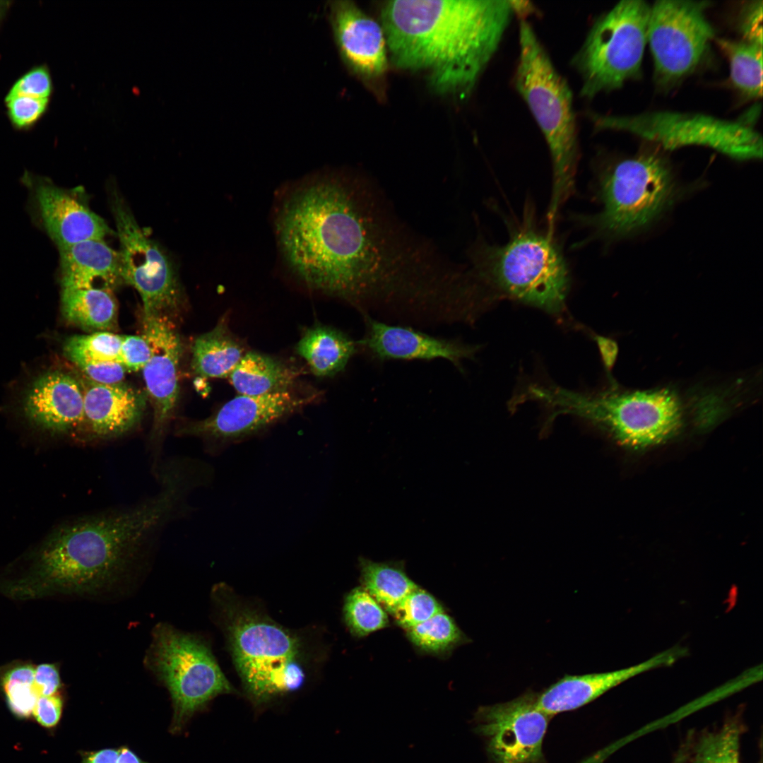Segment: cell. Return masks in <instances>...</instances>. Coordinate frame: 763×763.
I'll return each instance as SVG.
<instances>
[{
	"label": "cell",
	"mask_w": 763,
	"mask_h": 763,
	"mask_svg": "<svg viewBox=\"0 0 763 763\" xmlns=\"http://www.w3.org/2000/svg\"><path fill=\"white\" fill-rule=\"evenodd\" d=\"M276 227L300 281L355 306L409 300L434 265L430 244L360 176L330 173L299 183L282 199Z\"/></svg>",
	"instance_id": "6da1fadb"
},
{
	"label": "cell",
	"mask_w": 763,
	"mask_h": 763,
	"mask_svg": "<svg viewBox=\"0 0 763 763\" xmlns=\"http://www.w3.org/2000/svg\"><path fill=\"white\" fill-rule=\"evenodd\" d=\"M157 491L136 503L69 521L33 552L20 574L30 599L95 594L120 579L155 546L165 530L191 509L189 497L211 480L201 461L176 456L153 471Z\"/></svg>",
	"instance_id": "7a4b0ae2"
},
{
	"label": "cell",
	"mask_w": 763,
	"mask_h": 763,
	"mask_svg": "<svg viewBox=\"0 0 763 763\" xmlns=\"http://www.w3.org/2000/svg\"><path fill=\"white\" fill-rule=\"evenodd\" d=\"M514 16L509 0H394L381 25L392 64L425 74L437 93L467 98Z\"/></svg>",
	"instance_id": "3957f363"
},
{
	"label": "cell",
	"mask_w": 763,
	"mask_h": 763,
	"mask_svg": "<svg viewBox=\"0 0 763 763\" xmlns=\"http://www.w3.org/2000/svg\"><path fill=\"white\" fill-rule=\"evenodd\" d=\"M519 54L514 87L526 103L547 143L552 166L547 214L553 226L562 204L572 192L579 159L573 95L528 20H520Z\"/></svg>",
	"instance_id": "277c9868"
},
{
	"label": "cell",
	"mask_w": 763,
	"mask_h": 763,
	"mask_svg": "<svg viewBox=\"0 0 763 763\" xmlns=\"http://www.w3.org/2000/svg\"><path fill=\"white\" fill-rule=\"evenodd\" d=\"M552 233L524 224L503 245L476 244L471 273L483 291L559 315L565 309L569 272Z\"/></svg>",
	"instance_id": "5b68a950"
},
{
	"label": "cell",
	"mask_w": 763,
	"mask_h": 763,
	"mask_svg": "<svg viewBox=\"0 0 763 763\" xmlns=\"http://www.w3.org/2000/svg\"><path fill=\"white\" fill-rule=\"evenodd\" d=\"M521 400L549 408L548 419L570 414L586 420L630 448H645L666 441L678 432L682 423V401L668 388L585 394L531 384L521 393Z\"/></svg>",
	"instance_id": "8992f818"
},
{
	"label": "cell",
	"mask_w": 763,
	"mask_h": 763,
	"mask_svg": "<svg viewBox=\"0 0 763 763\" xmlns=\"http://www.w3.org/2000/svg\"><path fill=\"white\" fill-rule=\"evenodd\" d=\"M601 209L579 222L593 237L618 239L644 230L678 198V187L670 165L656 153L619 160L597 175Z\"/></svg>",
	"instance_id": "52a82bcc"
},
{
	"label": "cell",
	"mask_w": 763,
	"mask_h": 763,
	"mask_svg": "<svg viewBox=\"0 0 763 763\" xmlns=\"http://www.w3.org/2000/svg\"><path fill=\"white\" fill-rule=\"evenodd\" d=\"M230 610L232 656L251 699L261 704L299 690L305 680L299 638L253 612Z\"/></svg>",
	"instance_id": "ba28073f"
},
{
	"label": "cell",
	"mask_w": 763,
	"mask_h": 763,
	"mask_svg": "<svg viewBox=\"0 0 763 763\" xmlns=\"http://www.w3.org/2000/svg\"><path fill=\"white\" fill-rule=\"evenodd\" d=\"M651 6L643 0H622L593 24L572 64L581 79V96L621 88L640 73Z\"/></svg>",
	"instance_id": "9c48e42d"
},
{
	"label": "cell",
	"mask_w": 763,
	"mask_h": 763,
	"mask_svg": "<svg viewBox=\"0 0 763 763\" xmlns=\"http://www.w3.org/2000/svg\"><path fill=\"white\" fill-rule=\"evenodd\" d=\"M145 662L170 693L174 731L217 695L234 692L208 646L170 625L154 627Z\"/></svg>",
	"instance_id": "30bf717a"
},
{
	"label": "cell",
	"mask_w": 763,
	"mask_h": 763,
	"mask_svg": "<svg viewBox=\"0 0 763 763\" xmlns=\"http://www.w3.org/2000/svg\"><path fill=\"white\" fill-rule=\"evenodd\" d=\"M596 130L627 131L666 149L687 146L709 147L740 160L762 157V139L752 127L699 113L669 111L635 115H604L587 111Z\"/></svg>",
	"instance_id": "8fae6325"
},
{
	"label": "cell",
	"mask_w": 763,
	"mask_h": 763,
	"mask_svg": "<svg viewBox=\"0 0 763 763\" xmlns=\"http://www.w3.org/2000/svg\"><path fill=\"white\" fill-rule=\"evenodd\" d=\"M707 1L658 0L651 6L648 42L655 79L661 86L673 84L699 65L714 39V30L705 11Z\"/></svg>",
	"instance_id": "7c38bea8"
},
{
	"label": "cell",
	"mask_w": 763,
	"mask_h": 763,
	"mask_svg": "<svg viewBox=\"0 0 763 763\" xmlns=\"http://www.w3.org/2000/svg\"><path fill=\"white\" fill-rule=\"evenodd\" d=\"M110 206L119 241L122 280L140 295L144 315H167L180 300L175 267L137 223L128 205L112 191Z\"/></svg>",
	"instance_id": "4fadbf2b"
},
{
	"label": "cell",
	"mask_w": 763,
	"mask_h": 763,
	"mask_svg": "<svg viewBox=\"0 0 763 763\" xmlns=\"http://www.w3.org/2000/svg\"><path fill=\"white\" fill-rule=\"evenodd\" d=\"M316 397L317 394L300 395L291 389L263 396L238 394L209 417L185 423L178 429L177 434L201 439L206 449L215 454L264 432Z\"/></svg>",
	"instance_id": "5bb4252c"
},
{
	"label": "cell",
	"mask_w": 763,
	"mask_h": 763,
	"mask_svg": "<svg viewBox=\"0 0 763 763\" xmlns=\"http://www.w3.org/2000/svg\"><path fill=\"white\" fill-rule=\"evenodd\" d=\"M528 692L504 703L480 706L475 732L486 740L494 763H542L543 743L551 716L537 706Z\"/></svg>",
	"instance_id": "9a60e30c"
},
{
	"label": "cell",
	"mask_w": 763,
	"mask_h": 763,
	"mask_svg": "<svg viewBox=\"0 0 763 763\" xmlns=\"http://www.w3.org/2000/svg\"><path fill=\"white\" fill-rule=\"evenodd\" d=\"M143 336L150 348V359L142 370L153 408L148 449L154 468L162 461L160 455L166 427L177 402L182 343L167 315H143Z\"/></svg>",
	"instance_id": "2e32d148"
},
{
	"label": "cell",
	"mask_w": 763,
	"mask_h": 763,
	"mask_svg": "<svg viewBox=\"0 0 763 763\" xmlns=\"http://www.w3.org/2000/svg\"><path fill=\"white\" fill-rule=\"evenodd\" d=\"M329 20L346 67L376 93L383 92L388 50L381 24L349 0L329 3Z\"/></svg>",
	"instance_id": "e0dca14e"
},
{
	"label": "cell",
	"mask_w": 763,
	"mask_h": 763,
	"mask_svg": "<svg viewBox=\"0 0 763 763\" xmlns=\"http://www.w3.org/2000/svg\"><path fill=\"white\" fill-rule=\"evenodd\" d=\"M366 331L358 342L373 358L379 362L389 360L444 359L460 368L461 362L471 359L479 346L458 341L439 338L414 329L389 325L364 315Z\"/></svg>",
	"instance_id": "ac0fdd59"
},
{
	"label": "cell",
	"mask_w": 763,
	"mask_h": 763,
	"mask_svg": "<svg viewBox=\"0 0 763 763\" xmlns=\"http://www.w3.org/2000/svg\"><path fill=\"white\" fill-rule=\"evenodd\" d=\"M80 383L83 396V429L89 439L119 437L138 424L145 408L142 394L124 382L101 384L85 377Z\"/></svg>",
	"instance_id": "d6986e66"
},
{
	"label": "cell",
	"mask_w": 763,
	"mask_h": 763,
	"mask_svg": "<svg viewBox=\"0 0 763 763\" xmlns=\"http://www.w3.org/2000/svg\"><path fill=\"white\" fill-rule=\"evenodd\" d=\"M41 217L51 239L61 249L112 233L107 223L75 192L40 182L35 190Z\"/></svg>",
	"instance_id": "ffe728a7"
},
{
	"label": "cell",
	"mask_w": 763,
	"mask_h": 763,
	"mask_svg": "<svg viewBox=\"0 0 763 763\" xmlns=\"http://www.w3.org/2000/svg\"><path fill=\"white\" fill-rule=\"evenodd\" d=\"M685 651L678 647L669 649L637 665L614 671L566 675L538 695L537 706L551 716L578 709L637 675L673 664Z\"/></svg>",
	"instance_id": "44dd1931"
},
{
	"label": "cell",
	"mask_w": 763,
	"mask_h": 763,
	"mask_svg": "<svg viewBox=\"0 0 763 763\" xmlns=\"http://www.w3.org/2000/svg\"><path fill=\"white\" fill-rule=\"evenodd\" d=\"M23 409L30 421L45 430L68 433L83 429V396L81 383L64 372L45 374L29 389Z\"/></svg>",
	"instance_id": "7402d4cb"
},
{
	"label": "cell",
	"mask_w": 763,
	"mask_h": 763,
	"mask_svg": "<svg viewBox=\"0 0 763 763\" xmlns=\"http://www.w3.org/2000/svg\"><path fill=\"white\" fill-rule=\"evenodd\" d=\"M59 250L62 290L112 292L123 281L118 252L104 240H85Z\"/></svg>",
	"instance_id": "603a6c76"
},
{
	"label": "cell",
	"mask_w": 763,
	"mask_h": 763,
	"mask_svg": "<svg viewBox=\"0 0 763 763\" xmlns=\"http://www.w3.org/2000/svg\"><path fill=\"white\" fill-rule=\"evenodd\" d=\"M359 348L357 341L341 331L315 325L305 330L296 345V351L313 374L331 377L344 370Z\"/></svg>",
	"instance_id": "cb8c5ba5"
},
{
	"label": "cell",
	"mask_w": 763,
	"mask_h": 763,
	"mask_svg": "<svg viewBox=\"0 0 763 763\" xmlns=\"http://www.w3.org/2000/svg\"><path fill=\"white\" fill-rule=\"evenodd\" d=\"M223 316L210 331L199 336L192 346L191 367L203 378H228L247 352Z\"/></svg>",
	"instance_id": "d4e9b609"
},
{
	"label": "cell",
	"mask_w": 763,
	"mask_h": 763,
	"mask_svg": "<svg viewBox=\"0 0 763 763\" xmlns=\"http://www.w3.org/2000/svg\"><path fill=\"white\" fill-rule=\"evenodd\" d=\"M300 374L275 357L247 351L227 379L239 395L263 396L290 390Z\"/></svg>",
	"instance_id": "484cf974"
},
{
	"label": "cell",
	"mask_w": 763,
	"mask_h": 763,
	"mask_svg": "<svg viewBox=\"0 0 763 763\" xmlns=\"http://www.w3.org/2000/svg\"><path fill=\"white\" fill-rule=\"evenodd\" d=\"M61 307L67 321L87 331H110L117 324V307L110 291L62 290Z\"/></svg>",
	"instance_id": "4316f807"
},
{
	"label": "cell",
	"mask_w": 763,
	"mask_h": 763,
	"mask_svg": "<svg viewBox=\"0 0 763 763\" xmlns=\"http://www.w3.org/2000/svg\"><path fill=\"white\" fill-rule=\"evenodd\" d=\"M362 588L390 613L418 586L407 575L402 562H376L359 559Z\"/></svg>",
	"instance_id": "83f0119b"
},
{
	"label": "cell",
	"mask_w": 763,
	"mask_h": 763,
	"mask_svg": "<svg viewBox=\"0 0 763 763\" xmlns=\"http://www.w3.org/2000/svg\"><path fill=\"white\" fill-rule=\"evenodd\" d=\"M716 42L729 59L731 79L744 95L754 99L762 95V45L725 38Z\"/></svg>",
	"instance_id": "f1b7e54d"
},
{
	"label": "cell",
	"mask_w": 763,
	"mask_h": 763,
	"mask_svg": "<svg viewBox=\"0 0 763 763\" xmlns=\"http://www.w3.org/2000/svg\"><path fill=\"white\" fill-rule=\"evenodd\" d=\"M35 666L28 661H13L0 667V688L11 712L28 718L39 697L34 687Z\"/></svg>",
	"instance_id": "f546056e"
},
{
	"label": "cell",
	"mask_w": 763,
	"mask_h": 763,
	"mask_svg": "<svg viewBox=\"0 0 763 763\" xmlns=\"http://www.w3.org/2000/svg\"><path fill=\"white\" fill-rule=\"evenodd\" d=\"M412 643L432 653H444L466 639L454 620L444 610L407 629Z\"/></svg>",
	"instance_id": "4dcf8cb0"
},
{
	"label": "cell",
	"mask_w": 763,
	"mask_h": 763,
	"mask_svg": "<svg viewBox=\"0 0 763 763\" xmlns=\"http://www.w3.org/2000/svg\"><path fill=\"white\" fill-rule=\"evenodd\" d=\"M343 611L347 625L357 636L367 635L389 623L383 607L362 587L355 588L347 595Z\"/></svg>",
	"instance_id": "1f68e13d"
},
{
	"label": "cell",
	"mask_w": 763,
	"mask_h": 763,
	"mask_svg": "<svg viewBox=\"0 0 763 763\" xmlns=\"http://www.w3.org/2000/svg\"><path fill=\"white\" fill-rule=\"evenodd\" d=\"M121 342L122 335L110 331L76 335L66 341L64 353L73 363L81 360L119 362Z\"/></svg>",
	"instance_id": "d6a6232c"
},
{
	"label": "cell",
	"mask_w": 763,
	"mask_h": 763,
	"mask_svg": "<svg viewBox=\"0 0 763 763\" xmlns=\"http://www.w3.org/2000/svg\"><path fill=\"white\" fill-rule=\"evenodd\" d=\"M742 728L735 723L701 737L694 752V763H741L740 738Z\"/></svg>",
	"instance_id": "836d02e7"
},
{
	"label": "cell",
	"mask_w": 763,
	"mask_h": 763,
	"mask_svg": "<svg viewBox=\"0 0 763 763\" xmlns=\"http://www.w3.org/2000/svg\"><path fill=\"white\" fill-rule=\"evenodd\" d=\"M439 601L421 588L410 592L391 613L397 624L408 629L443 611Z\"/></svg>",
	"instance_id": "e575fe53"
},
{
	"label": "cell",
	"mask_w": 763,
	"mask_h": 763,
	"mask_svg": "<svg viewBox=\"0 0 763 763\" xmlns=\"http://www.w3.org/2000/svg\"><path fill=\"white\" fill-rule=\"evenodd\" d=\"M48 101V99L22 95L6 96V103L11 123L18 129L32 126L45 113Z\"/></svg>",
	"instance_id": "d590c367"
},
{
	"label": "cell",
	"mask_w": 763,
	"mask_h": 763,
	"mask_svg": "<svg viewBox=\"0 0 763 763\" xmlns=\"http://www.w3.org/2000/svg\"><path fill=\"white\" fill-rule=\"evenodd\" d=\"M52 90V83L48 69L40 66L30 70L13 85L6 96L16 95L48 99Z\"/></svg>",
	"instance_id": "8d00e7d4"
},
{
	"label": "cell",
	"mask_w": 763,
	"mask_h": 763,
	"mask_svg": "<svg viewBox=\"0 0 763 763\" xmlns=\"http://www.w3.org/2000/svg\"><path fill=\"white\" fill-rule=\"evenodd\" d=\"M150 357V345L143 336L122 335L119 362L128 372L143 369Z\"/></svg>",
	"instance_id": "74e56055"
},
{
	"label": "cell",
	"mask_w": 763,
	"mask_h": 763,
	"mask_svg": "<svg viewBox=\"0 0 763 763\" xmlns=\"http://www.w3.org/2000/svg\"><path fill=\"white\" fill-rule=\"evenodd\" d=\"M88 379L101 384L123 382L128 372L118 361L81 360L74 363Z\"/></svg>",
	"instance_id": "f35d334b"
},
{
	"label": "cell",
	"mask_w": 763,
	"mask_h": 763,
	"mask_svg": "<svg viewBox=\"0 0 763 763\" xmlns=\"http://www.w3.org/2000/svg\"><path fill=\"white\" fill-rule=\"evenodd\" d=\"M740 30L743 40L762 45V1H751L744 6Z\"/></svg>",
	"instance_id": "ab89813d"
},
{
	"label": "cell",
	"mask_w": 763,
	"mask_h": 763,
	"mask_svg": "<svg viewBox=\"0 0 763 763\" xmlns=\"http://www.w3.org/2000/svg\"><path fill=\"white\" fill-rule=\"evenodd\" d=\"M61 687L58 667L54 663L35 666L34 687L39 697L57 694Z\"/></svg>",
	"instance_id": "60d3db41"
},
{
	"label": "cell",
	"mask_w": 763,
	"mask_h": 763,
	"mask_svg": "<svg viewBox=\"0 0 763 763\" xmlns=\"http://www.w3.org/2000/svg\"><path fill=\"white\" fill-rule=\"evenodd\" d=\"M62 699L60 695L39 697L33 709L35 718L46 728L54 726L59 721L62 711Z\"/></svg>",
	"instance_id": "b9f144b4"
},
{
	"label": "cell",
	"mask_w": 763,
	"mask_h": 763,
	"mask_svg": "<svg viewBox=\"0 0 763 763\" xmlns=\"http://www.w3.org/2000/svg\"><path fill=\"white\" fill-rule=\"evenodd\" d=\"M605 367L610 371L617 357V345L616 343L606 338L598 339Z\"/></svg>",
	"instance_id": "7bdbcfd3"
},
{
	"label": "cell",
	"mask_w": 763,
	"mask_h": 763,
	"mask_svg": "<svg viewBox=\"0 0 763 763\" xmlns=\"http://www.w3.org/2000/svg\"><path fill=\"white\" fill-rule=\"evenodd\" d=\"M119 749L107 748L90 753L83 763H117Z\"/></svg>",
	"instance_id": "ee69618b"
},
{
	"label": "cell",
	"mask_w": 763,
	"mask_h": 763,
	"mask_svg": "<svg viewBox=\"0 0 763 763\" xmlns=\"http://www.w3.org/2000/svg\"><path fill=\"white\" fill-rule=\"evenodd\" d=\"M514 15L520 18V20H527V18L536 13V6L528 1H511L509 0Z\"/></svg>",
	"instance_id": "f6af8a7d"
},
{
	"label": "cell",
	"mask_w": 763,
	"mask_h": 763,
	"mask_svg": "<svg viewBox=\"0 0 763 763\" xmlns=\"http://www.w3.org/2000/svg\"><path fill=\"white\" fill-rule=\"evenodd\" d=\"M117 763H146L141 760L131 750L122 747L119 749Z\"/></svg>",
	"instance_id": "bcb514c9"
},
{
	"label": "cell",
	"mask_w": 763,
	"mask_h": 763,
	"mask_svg": "<svg viewBox=\"0 0 763 763\" xmlns=\"http://www.w3.org/2000/svg\"><path fill=\"white\" fill-rule=\"evenodd\" d=\"M11 2L0 1V23L10 6Z\"/></svg>",
	"instance_id": "7dc6e473"
},
{
	"label": "cell",
	"mask_w": 763,
	"mask_h": 763,
	"mask_svg": "<svg viewBox=\"0 0 763 763\" xmlns=\"http://www.w3.org/2000/svg\"><path fill=\"white\" fill-rule=\"evenodd\" d=\"M675 763H680V762L678 761V762H675Z\"/></svg>",
	"instance_id": "c3c4849f"
}]
</instances>
